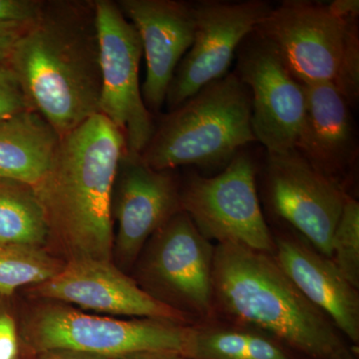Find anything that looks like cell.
Segmentation results:
<instances>
[{"mask_svg":"<svg viewBox=\"0 0 359 359\" xmlns=\"http://www.w3.org/2000/svg\"><path fill=\"white\" fill-rule=\"evenodd\" d=\"M257 190L266 221L280 222L297 231L323 256L330 245L347 194L318 173L292 149L268 153L259 165Z\"/></svg>","mask_w":359,"mask_h":359,"instance_id":"9c48e42d","label":"cell"},{"mask_svg":"<svg viewBox=\"0 0 359 359\" xmlns=\"http://www.w3.org/2000/svg\"><path fill=\"white\" fill-rule=\"evenodd\" d=\"M30 25H0V65H6L14 45Z\"/></svg>","mask_w":359,"mask_h":359,"instance_id":"484cf974","label":"cell"},{"mask_svg":"<svg viewBox=\"0 0 359 359\" xmlns=\"http://www.w3.org/2000/svg\"><path fill=\"white\" fill-rule=\"evenodd\" d=\"M190 359H304L273 335L212 316L191 325Z\"/></svg>","mask_w":359,"mask_h":359,"instance_id":"d6986e66","label":"cell"},{"mask_svg":"<svg viewBox=\"0 0 359 359\" xmlns=\"http://www.w3.org/2000/svg\"><path fill=\"white\" fill-rule=\"evenodd\" d=\"M7 65L32 107L60 137L99 114L100 48L94 1H44Z\"/></svg>","mask_w":359,"mask_h":359,"instance_id":"7a4b0ae2","label":"cell"},{"mask_svg":"<svg viewBox=\"0 0 359 359\" xmlns=\"http://www.w3.org/2000/svg\"><path fill=\"white\" fill-rule=\"evenodd\" d=\"M0 242L47 249L48 231L32 187L0 181Z\"/></svg>","mask_w":359,"mask_h":359,"instance_id":"ffe728a7","label":"cell"},{"mask_svg":"<svg viewBox=\"0 0 359 359\" xmlns=\"http://www.w3.org/2000/svg\"><path fill=\"white\" fill-rule=\"evenodd\" d=\"M65 264L45 248L0 242V295L11 299L21 287L46 282Z\"/></svg>","mask_w":359,"mask_h":359,"instance_id":"44dd1931","label":"cell"},{"mask_svg":"<svg viewBox=\"0 0 359 359\" xmlns=\"http://www.w3.org/2000/svg\"><path fill=\"white\" fill-rule=\"evenodd\" d=\"M257 172L259 164L245 149L214 176L190 172L180 180L182 211L215 245L237 244L273 254V233L262 209Z\"/></svg>","mask_w":359,"mask_h":359,"instance_id":"ba28073f","label":"cell"},{"mask_svg":"<svg viewBox=\"0 0 359 359\" xmlns=\"http://www.w3.org/2000/svg\"><path fill=\"white\" fill-rule=\"evenodd\" d=\"M9 299L0 295V359H22L23 351L27 349L21 339L20 321Z\"/></svg>","mask_w":359,"mask_h":359,"instance_id":"603a6c76","label":"cell"},{"mask_svg":"<svg viewBox=\"0 0 359 359\" xmlns=\"http://www.w3.org/2000/svg\"><path fill=\"white\" fill-rule=\"evenodd\" d=\"M43 4L41 0H0V25H32Z\"/></svg>","mask_w":359,"mask_h":359,"instance_id":"d4e9b609","label":"cell"},{"mask_svg":"<svg viewBox=\"0 0 359 359\" xmlns=\"http://www.w3.org/2000/svg\"><path fill=\"white\" fill-rule=\"evenodd\" d=\"M18 321L21 339L33 356L52 349H71L112 359L144 351H171L188 358L190 354L192 325L176 321L125 320L50 301H36Z\"/></svg>","mask_w":359,"mask_h":359,"instance_id":"8992f818","label":"cell"},{"mask_svg":"<svg viewBox=\"0 0 359 359\" xmlns=\"http://www.w3.org/2000/svg\"><path fill=\"white\" fill-rule=\"evenodd\" d=\"M236 55L233 72L250 90L256 141L268 153L292 150L306 115L304 85L290 74L275 47L256 30L245 37Z\"/></svg>","mask_w":359,"mask_h":359,"instance_id":"7c38bea8","label":"cell"},{"mask_svg":"<svg viewBox=\"0 0 359 359\" xmlns=\"http://www.w3.org/2000/svg\"><path fill=\"white\" fill-rule=\"evenodd\" d=\"M34 109L8 65H0V121Z\"/></svg>","mask_w":359,"mask_h":359,"instance_id":"cb8c5ba5","label":"cell"},{"mask_svg":"<svg viewBox=\"0 0 359 359\" xmlns=\"http://www.w3.org/2000/svg\"><path fill=\"white\" fill-rule=\"evenodd\" d=\"M304 89L306 115L294 149L318 173L355 197L359 147L353 107L330 85Z\"/></svg>","mask_w":359,"mask_h":359,"instance_id":"9a60e30c","label":"cell"},{"mask_svg":"<svg viewBox=\"0 0 359 359\" xmlns=\"http://www.w3.org/2000/svg\"><path fill=\"white\" fill-rule=\"evenodd\" d=\"M117 4L140 35L147 62L142 97L154 115L164 105L177 67L192 46V4L179 0H120Z\"/></svg>","mask_w":359,"mask_h":359,"instance_id":"e0dca14e","label":"cell"},{"mask_svg":"<svg viewBox=\"0 0 359 359\" xmlns=\"http://www.w3.org/2000/svg\"><path fill=\"white\" fill-rule=\"evenodd\" d=\"M181 211L180 179L174 171L153 169L140 155L125 150L111 201L113 263L129 273L149 238Z\"/></svg>","mask_w":359,"mask_h":359,"instance_id":"4fadbf2b","label":"cell"},{"mask_svg":"<svg viewBox=\"0 0 359 359\" xmlns=\"http://www.w3.org/2000/svg\"><path fill=\"white\" fill-rule=\"evenodd\" d=\"M254 142L250 90L231 72L162 117L140 156L159 171L184 166L222 171Z\"/></svg>","mask_w":359,"mask_h":359,"instance_id":"277c9868","label":"cell"},{"mask_svg":"<svg viewBox=\"0 0 359 359\" xmlns=\"http://www.w3.org/2000/svg\"><path fill=\"white\" fill-rule=\"evenodd\" d=\"M256 32L280 54L302 85L334 87L355 107L359 97L358 18H344L330 4L285 0Z\"/></svg>","mask_w":359,"mask_h":359,"instance_id":"5b68a950","label":"cell"},{"mask_svg":"<svg viewBox=\"0 0 359 359\" xmlns=\"http://www.w3.org/2000/svg\"><path fill=\"white\" fill-rule=\"evenodd\" d=\"M330 259L341 275L359 290V203L347 196L330 245Z\"/></svg>","mask_w":359,"mask_h":359,"instance_id":"7402d4cb","label":"cell"},{"mask_svg":"<svg viewBox=\"0 0 359 359\" xmlns=\"http://www.w3.org/2000/svg\"><path fill=\"white\" fill-rule=\"evenodd\" d=\"M195 33L192 46L177 67L166 96L168 110L212 81L228 74L241 43L273 11L264 0L194 2Z\"/></svg>","mask_w":359,"mask_h":359,"instance_id":"8fae6325","label":"cell"},{"mask_svg":"<svg viewBox=\"0 0 359 359\" xmlns=\"http://www.w3.org/2000/svg\"><path fill=\"white\" fill-rule=\"evenodd\" d=\"M100 48L101 94L99 114L120 130L130 154L141 155L156 124L144 102L139 82L143 45L135 26L117 2L94 0Z\"/></svg>","mask_w":359,"mask_h":359,"instance_id":"30bf717a","label":"cell"},{"mask_svg":"<svg viewBox=\"0 0 359 359\" xmlns=\"http://www.w3.org/2000/svg\"><path fill=\"white\" fill-rule=\"evenodd\" d=\"M215 250L190 217L179 212L149 238L132 278L156 301L192 325L200 323L214 316Z\"/></svg>","mask_w":359,"mask_h":359,"instance_id":"52a82bcc","label":"cell"},{"mask_svg":"<svg viewBox=\"0 0 359 359\" xmlns=\"http://www.w3.org/2000/svg\"><path fill=\"white\" fill-rule=\"evenodd\" d=\"M34 356H36L37 359H112L71 349H52Z\"/></svg>","mask_w":359,"mask_h":359,"instance_id":"4316f807","label":"cell"},{"mask_svg":"<svg viewBox=\"0 0 359 359\" xmlns=\"http://www.w3.org/2000/svg\"><path fill=\"white\" fill-rule=\"evenodd\" d=\"M36 301L69 304L87 313L114 318H160L192 325L183 314L161 304L112 261L80 259L66 262L55 276L28 287Z\"/></svg>","mask_w":359,"mask_h":359,"instance_id":"5bb4252c","label":"cell"},{"mask_svg":"<svg viewBox=\"0 0 359 359\" xmlns=\"http://www.w3.org/2000/svg\"><path fill=\"white\" fill-rule=\"evenodd\" d=\"M273 257L297 289L359 348V290L341 275L330 257L280 222L268 221Z\"/></svg>","mask_w":359,"mask_h":359,"instance_id":"2e32d148","label":"cell"},{"mask_svg":"<svg viewBox=\"0 0 359 359\" xmlns=\"http://www.w3.org/2000/svg\"><path fill=\"white\" fill-rule=\"evenodd\" d=\"M212 290L214 316L263 330L304 359H359V348L304 297L269 252L216 245Z\"/></svg>","mask_w":359,"mask_h":359,"instance_id":"3957f363","label":"cell"},{"mask_svg":"<svg viewBox=\"0 0 359 359\" xmlns=\"http://www.w3.org/2000/svg\"><path fill=\"white\" fill-rule=\"evenodd\" d=\"M125 150L124 136L101 114L61 137L50 168L32 187L54 256L112 261L111 201Z\"/></svg>","mask_w":359,"mask_h":359,"instance_id":"6da1fadb","label":"cell"},{"mask_svg":"<svg viewBox=\"0 0 359 359\" xmlns=\"http://www.w3.org/2000/svg\"><path fill=\"white\" fill-rule=\"evenodd\" d=\"M60 135L35 109L0 121V181L34 187L51 166Z\"/></svg>","mask_w":359,"mask_h":359,"instance_id":"ac0fdd59","label":"cell"},{"mask_svg":"<svg viewBox=\"0 0 359 359\" xmlns=\"http://www.w3.org/2000/svg\"><path fill=\"white\" fill-rule=\"evenodd\" d=\"M114 359H190L181 353H171V351H144L127 354Z\"/></svg>","mask_w":359,"mask_h":359,"instance_id":"83f0119b","label":"cell"}]
</instances>
